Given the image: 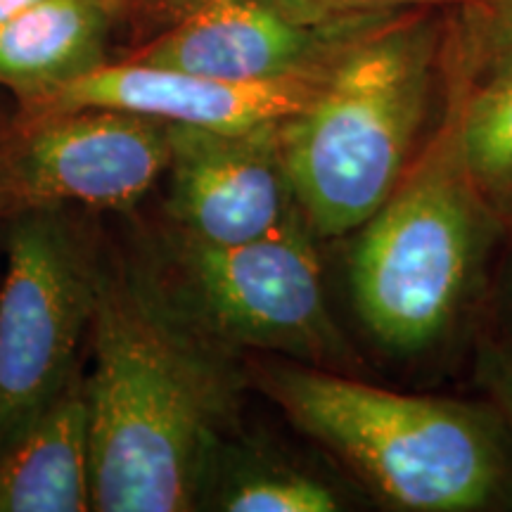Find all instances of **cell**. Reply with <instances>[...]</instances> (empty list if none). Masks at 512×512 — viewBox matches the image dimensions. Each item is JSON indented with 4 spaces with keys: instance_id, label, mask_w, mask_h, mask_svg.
<instances>
[{
    "instance_id": "obj_1",
    "label": "cell",
    "mask_w": 512,
    "mask_h": 512,
    "mask_svg": "<svg viewBox=\"0 0 512 512\" xmlns=\"http://www.w3.org/2000/svg\"><path fill=\"white\" fill-rule=\"evenodd\" d=\"M91 494L98 512L207 503L247 377L166 290L150 252L100 242L91 323Z\"/></svg>"
},
{
    "instance_id": "obj_2",
    "label": "cell",
    "mask_w": 512,
    "mask_h": 512,
    "mask_svg": "<svg viewBox=\"0 0 512 512\" xmlns=\"http://www.w3.org/2000/svg\"><path fill=\"white\" fill-rule=\"evenodd\" d=\"M249 377L306 437L396 508H494L508 486L501 415L444 396L399 394L339 370L254 358Z\"/></svg>"
},
{
    "instance_id": "obj_3",
    "label": "cell",
    "mask_w": 512,
    "mask_h": 512,
    "mask_svg": "<svg viewBox=\"0 0 512 512\" xmlns=\"http://www.w3.org/2000/svg\"><path fill=\"white\" fill-rule=\"evenodd\" d=\"M434 60L432 24L389 19L349 43L316 98L280 121L287 174L316 238L356 233L406 176Z\"/></svg>"
},
{
    "instance_id": "obj_4",
    "label": "cell",
    "mask_w": 512,
    "mask_h": 512,
    "mask_svg": "<svg viewBox=\"0 0 512 512\" xmlns=\"http://www.w3.org/2000/svg\"><path fill=\"white\" fill-rule=\"evenodd\" d=\"M491 207L467 176L451 119L351 247V299L380 347L411 356L446 335L489 247Z\"/></svg>"
},
{
    "instance_id": "obj_5",
    "label": "cell",
    "mask_w": 512,
    "mask_h": 512,
    "mask_svg": "<svg viewBox=\"0 0 512 512\" xmlns=\"http://www.w3.org/2000/svg\"><path fill=\"white\" fill-rule=\"evenodd\" d=\"M309 221L214 245L169 228L150 252L166 290L223 347L349 370L356 354L332 318Z\"/></svg>"
},
{
    "instance_id": "obj_6",
    "label": "cell",
    "mask_w": 512,
    "mask_h": 512,
    "mask_svg": "<svg viewBox=\"0 0 512 512\" xmlns=\"http://www.w3.org/2000/svg\"><path fill=\"white\" fill-rule=\"evenodd\" d=\"M100 238L72 207L12 214L0 283V451L76 375L98 294Z\"/></svg>"
},
{
    "instance_id": "obj_7",
    "label": "cell",
    "mask_w": 512,
    "mask_h": 512,
    "mask_svg": "<svg viewBox=\"0 0 512 512\" xmlns=\"http://www.w3.org/2000/svg\"><path fill=\"white\" fill-rule=\"evenodd\" d=\"M169 124L83 107L8 124L12 214L31 207L133 211L169 166Z\"/></svg>"
},
{
    "instance_id": "obj_8",
    "label": "cell",
    "mask_w": 512,
    "mask_h": 512,
    "mask_svg": "<svg viewBox=\"0 0 512 512\" xmlns=\"http://www.w3.org/2000/svg\"><path fill=\"white\" fill-rule=\"evenodd\" d=\"M166 219L188 238L235 245L304 221L283 157L280 121L249 131L169 124Z\"/></svg>"
},
{
    "instance_id": "obj_9",
    "label": "cell",
    "mask_w": 512,
    "mask_h": 512,
    "mask_svg": "<svg viewBox=\"0 0 512 512\" xmlns=\"http://www.w3.org/2000/svg\"><path fill=\"white\" fill-rule=\"evenodd\" d=\"M394 15L306 27L268 0H216L131 50L124 60L221 81H275L330 69L349 43Z\"/></svg>"
},
{
    "instance_id": "obj_10",
    "label": "cell",
    "mask_w": 512,
    "mask_h": 512,
    "mask_svg": "<svg viewBox=\"0 0 512 512\" xmlns=\"http://www.w3.org/2000/svg\"><path fill=\"white\" fill-rule=\"evenodd\" d=\"M328 72L330 69L275 81H221L155 64L119 60L100 64L57 91L19 102V114L36 117L83 107H107L143 114L164 124L228 133L249 131L302 112L318 95Z\"/></svg>"
},
{
    "instance_id": "obj_11",
    "label": "cell",
    "mask_w": 512,
    "mask_h": 512,
    "mask_svg": "<svg viewBox=\"0 0 512 512\" xmlns=\"http://www.w3.org/2000/svg\"><path fill=\"white\" fill-rule=\"evenodd\" d=\"M91 494V422L86 377L62 392L0 451V512H86Z\"/></svg>"
},
{
    "instance_id": "obj_12",
    "label": "cell",
    "mask_w": 512,
    "mask_h": 512,
    "mask_svg": "<svg viewBox=\"0 0 512 512\" xmlns=\"http://www.w3.org/2000/svg\"><path fill=\"white\" fill-rule=\"evenodd\" d=\"M114 15L110 0H38L0 24V86L24 102L98 69Z\"/></svg>"
},
{
    "instance_id": "obj_13",
    "label": "cell",
    "mask_w": 512,
    "mask_h": 512,
    "mask_svg": "<svg viewBox=\"0 0 512 512\" xmlns=\"http://www.w3.org/2000/svg\"><path fill=\"white\" fill-rule=\"evenodd\" d=\"M207 503L228 512H335L344 503L328 482L259 451L223 444Z\"/></svg>"
},
{
    "instance_id": "obj_14",
    "label": "cell",
    "mask_w": 512,
    "mask_h": 512,
    "mask_svg": "<svg viewBox=\"0 0 512 512\" xmlns=\"http://www.w3.org/2000/svg\"><path fill=\"white\" fill-rule=\"evenodd\" d=\"M458 152L470 181L491 204L512 200V62L479 79L453 110Z\"/></svg>"
},
{
    "instance_id": "obj_15",
    "label": "cell",
    "mask_w": 512,
    "mask_h": 512,
    "mask_svg": "<svg viewBox=\"0 0 512 512\" xmlns=\"http://www.w3.org/2000/svg\"><path fill=\"white\" fill-rule=\"evenodd\" d=\"M460 55L463 69L475 79L512 62V0L467 5Z\"/></svg>"
},
{
    "instance_id": "obj_16",
    "label": "cell",
    "mask_w": 512,
    "mask_h": 512,
    "mask_svg": "<svg viewBox=\"0 0 512 512\" xmlns=\"http://www.w3.org/2000/svg\"><path fill=\"white\" fill-rule=\"evenodd\" d=\"M268 3L292 22L306 24V27H325V24L344 22V19L392 15L394 10L411 8V5H470L486 3V0H268Z\"/></svg>"
},
{
    "instance_id": "obj_17",
    "label": "cell",
    "mask_w": 512,
    "mask_h": 512,
    "mask_svg": "<svg viewBox=\"0 0 512 512\" xmlns=\"http://www.w3.org/2000/svg\"><path fill=\"white\" fill-rule=\"evenodd\" d=\"M475 377L479 387L494 401L503 427L512 439V344L484 339L477 347Z\"/></svg>"
},
{
    "instance_id": "obj_18",
    "label": "cell",
    "mask_w": 512,
    "mask_h": 512,
    "mask_svg": "<svg viewBox=\"0 0 512 512\" xmlns=\"http://www.w3.org/2000/svg\"><path fill=\"white\" fill-rule=\"evenodd\" d=\"M211 3H216V0H121L119 10H133V15L147 29H166L178 19L188 17L190 12L207 8Z\"/></svg>"
},
{
    "instance_id": "obj_19",
    "label": "cell",
    "mask_w": 512,
    "mask_h": 512,
    "mask_svg": "<svg viewBox=\"0 0 512 512\" xmlns=\"http://www.w3.org/2000/svg\"><path fill=\"white\" fill-rule=\"evenodd\" d=\"M512 204V200L508 202ZM498 318H501L503 328L508 330L512 344V214H510V230H508V245H505L503 264L498 271Z\"/></svg>"
},
{
    "instance_id": "obj_20",
    "label": "cell",
    "mask_w": 512,
    "mask_h": 512,
    "mask_svg": "<svg viewBox=\"0 0 512 512\" xmlns=\"http://www.w3.org/2000/svg\"><path fill=\"white\" fill-rule=\"evenodd\" d=\"M5 147H8V124L0 121V223L12 216L10 188H8V164H5Z\"/></svg>"
},
{
    "instance_id": "obj_21",
    "label": "cell",
    "mask_w": 512,
    "mask_h": 512,
    "mask_svg": "<svg viewBox=\"0 0 512 512\" xmlns=\"http://www.w3.org/2000/svg\"><path fill=\"white\" fill-rule=\"evenodd\" d=\"M38 0H0V24L10 22L12 17H17L19 12H24Z\"/></svg>"
},
{
    "instance_id": "obj_22",
    "label": "cell",
    "mask_w": 512,
    "mask_h": 512,
    "mask_svg": "<svg viewBox=\"0 0 512 512\" xmlns=\"http://www.w3.org/2000/svg\"><path fill=\"white\" fill-rule=\"evenodd\" d=\"M110 3H112L114 8H117V12H119V5H121V0H110Z\"/></svg>"
}]
</instances>
